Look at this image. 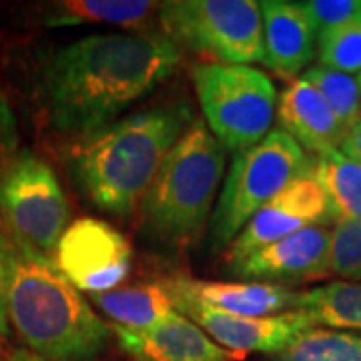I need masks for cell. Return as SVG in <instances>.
<instances>
[{"instance_id":"cell-14","label":"cell","mask_w":361,"mask_h":361,"mask_svg":"<svg viewBox=\"0 0 361 361\" xmlns=\"http://www.w3.org/2000/svg\"><path fill=\"white\" fill-rule=\"evenodd\" d=\"M118 348L135 361H239L241 357L217 345L205 331L180 315L179 311L167 322L130 331L113 325Z\"/></svg>"},{"instance_id":"cell-9","label":"cell","mask_w":361,"mask_h":361,"mask_svg":"<svg viewBox=\"0 0 361 361\" xmlns=\"http://www.w3.org/2000/svg\"><path fill=\"white\" fill-rule=\"evenodd\" d=\"M54 263L78 291L99 295L118 289L133 269L130 243L106 221H73L54 249Z\"/></svg>"},{"instance_id":"cell-20","label":"cell","mask_w":361,"mask_h":361,"mask_svg":"<svg viewBox=\"0 0 361 361\" xmlns=\"http://www.w3.org/2000/svg\"><path fill=\"white\" fill-rule=\"evenodd\" d=\"M157 2L149 0H65L52 6L47 16L49 26L77 25H116L141 26L159 13Z\"/></svg>"},{"instance_id":"cell-1","label":"cell","mask_w":361,"mask_h":361,"mask_svg":"<svg viewBox=\"0 0 361 361\" xmlns=\"http://www.w3.org/2000/svg\"><path fill=\"white\" fill-rule=\"evenodd\" d=\"M179 63L180 49L167 35H90L44 61L40 104L52 129L80 141L116 123Z\"/></svg>"},{"instance_id":"cell-4","label":"cell","mask_w":361,"mask_h":361,"mask_svg":"<svg viewBox=\"0 0 361 361\" xmlns=\"http://www.w3.org/2000/svg\"><path fill=\"white\" fill-rule=\"evenodd\" d=\"M225 171V153L203 121H193L142 199L141 233L159 251L180 253L205 231Z\"/></svg>"},{"instance_id":"cell-13","label":"cell","mask_w":361,"mask_h":361,"mask_svg":"<svg viewBox=\"0 0 361 361\" xmlns=\"http://www.w3.org/2000/svg\"><path fill=\"white\" fill-rule=\"evenodd\" d=\"M173 299H189L211 310L243 317H267L295 310L299 291L283 285L257 283V281H205L187 275H175L167 281Z\"/></svg>"},{"instance_id":"cell-29","label":"cell","mask_w":361,"mask_h":361,"mask_svg":"<svg viewBox=\"0 0 361 361\" xmlns=\"http://www.w3.org/2000/svg\"><path fill=\"white\" fill-rule=\"evenodd\" d=\"M0 361H47L39 357V355H35L32 351H28V349H14L11 351L6 357H2Z\"/></svg>"},{"instance_id":"cell-22","label":"cell","mask_w":361,"mask_h":361,"mask_svg":"<svg viewBox=\"0 0 361 361\" xmlns=\"http://www.w3.org/2000/svg\"><path fill=\"white\" fill-rule=\"evenodd\" d=\"M303 78L322 92L348 135V130L361 118V89L357 78L322 65L310 66Z\"/></svg>"},{"instance_id":"cell-28","label":"cell","mask_w":361,"mask_h":361,"mask_svg":"<svg viewBox=\"0 0 361 361\" xmlns=\"http://www.w3.org/2000/svg\"><path fill=\"white\" fill-rule=\"evenodd\" d=\"M339 151L349 159L357 161L361 165V118L355 123V127H351L345 135V139L341 142Z\"/></svg>"},{"instance_id":"cell-25","label":"cell","mask_w":361,"mask_h":361,"mask_svg":"<svg viewBox=\"0 0 361 361\" xmlns=\"http://www.w3.org/2000/svg\"><path fill=\"white\" fill-rule=\"evenodd\" d=\"M317 35L361 18V0H310L303 2Z\"/></svg>"},{"instance_id":"cell-17","label":"cell","mask_w":361,"mask_h":361,"mask_svg":"<svg viewBox=\"0 0 361 361\" xmlns=\"http://www.w3.org/2000/svg\"><path fill=\"white\" fill-rule=\"evenodd\" d=\"M92 303L103 311L116 327L145 331L165 323L177 310L165 283H141L118 287L106 293L92 295Z\"/></svg>"},{"instance_id":"cell-24","label":"cell","mask_w":361,"mask_h":361,"mask_svg":"<svg viewBox=\"0 0 361 361\" xmlns=\"http://www.w3.org/2000/svg\"><path fill=\"white\" fill-rule=\"evenodd\" d=\"M331 275L349 281H361V221L334 225Z\"/></svg>"},{"instance_id":"cell-10","label":"cell","mask_w":361,"mask_h":361,"mask_svg":"<svg viewBox=\"0 0 361 361\" xmlns=\"http://www.w3.org/2000/svg\"><path fill=\"white\" fill-rule=\"evenodd\" d=\"M327 221H331L327 195L310 169L305 175L289 183L273 201L259 209L229 245L227 263L235 265L263 247Z\"/></svg>"},{"instance_id":"cell-12","label":"cell","mask_w":361,"mask_h":361,"mask_svg":"<svg viewBox=\"0 0 361 361\" xmlns=\"http://www.w3.org/2000/svg\"><path fill=\"white\" fill-rule=\"evenodd\" d=\"M235 277L257 283H310L331 275V229L307 227L229 265Z\"/></svg>"},{"instance_id":"cell-23","label":"cell","mask_w":361,"mask_h":361,"mask_svg":"<svg viewBox=\"0 0 361 361\" xmlns=\"http://www.w3.org/2000/svg\"><path fill=\"white\" fill-rule=\"evenodd\" d=\"M319 65L345 75L361 73V18L317 35Z\"/></svg>"},{"instance_id":"cell-16","label":"cell","mask_w":361,"mask_h":361,"mask_svg":"<svg viewBox=\"0 0 361 361\" xmlns=\"http://www.w3.org/2000/svg\"><path fill=\"white\" fill-rule=\"evenodd\" d=\"M277 123L293 141L315 157L337 151L345 130L323 94L305 78H295L279 94Z\"/></svg>"},{"instance_id":"cell-11","label":"cell","mask_w":361,"mask_h":361,"mask_svg":"<svg viewBox=\"0 0 361 361\" xmlns=\"http://www.w3.org/2000/svg\"><path fill=\"white\" fill-rule=\"evenodd\" d=\"M173 305L180 315L197 323L217 345L241 360L247 353L275 355L291 345L301 334L317 327L305 313L297 310L267 317H243L211 310L189 299H173Z\"/></svg>"},{"instance_id":"cell-3","label":"cell","mask_w":361,"mask_h":361,"mask_svg":"<svg viewBox=\"0 0 361 361\" xmlns=\"http://www.w3.org/2000/svg\"><path fill=\"white\" fill-rule=\"evenodd\" d=\"M193 121L187 104H163L75 141L68 165L80 193L109 215L130 217Z\"/></svg>"},{"instance_id":"cell-30","label":"cell","mask_w":361,"mask_h":361,"mask_svg":"<svg viewBox=\"0 0 361 361\" xmlns=\"http://www.w3.org/2000/svg\"><path fill=\"white\" fill-rule=\"evenodd\" d=\"M357 82H360V89H361V73L357 75Z\"/></svg>"},{"instance_id":"cell-18","label":"cell","mask_w":361,"mask_h":361,"mask_svg":"<svg viewBox=\"0 0 361 361\" xmlns=\"http://www.w3.org/2000/svg\"><path fill=\"white\" fill-rule=\"evenodd\" d=\"M295 310L317 327L361 334V281H331L299 291Z\"/></svg>"},{"instance_id":"cell-6","label":"cell","mask_w":361,"mask_h":361,"mask_svg":"<svg viewBox=\"0 0 361 361\" xmlns=\"http://www.w3.org/2000/svg\"><path fill=\"white\" fill-rule=\"evenodd\" d=\"M191 77L207 127L223 151L239 155L273 130L279 97L263 71L201 63L191 68Z\"/></svg>"},{"instance_id":"cell-27","label":"cell","mask_w":361,"mask_h":361,"mask_svg":"<svg viewBox=\"0 0 361 361\" xmlns=\"http://www.w3.org/2000/svg\"><path fill=\"white\" fill-rule=\"evenodd\" d=\"M8 315H6V257L2 247V231H0V343L8 337Z\"/></svg>"},{"instance_id":"cell-15","label":"cell","mask_w":361,"mask_h":361,"mask_svg":"<svg viewBox=\"0 0 361 361\" xmlns=\"http://www.w3.org/2000/svg\"><path fill=\"white\" fill-rule=\"evenodd\" d=\"M263 14V65L279 77H297L315 56L317 30L303 2L265 0Z\"/></svg>"},{"instance_id":"cell-19","label":"cell","mask_w":361,"mask_h":361,"mask_svg":"<svg viewBox=\"0 0 361 361\" xmlns=\"http://www.w3.org/2000/svg\"><path fill=\"white\" fill-rule=\"evenodd\" d=\"M311 173L327 195L334 223L361 221V165L357 161L337 149L315 157Z\"/></svg>"},{"instance_id":"cell-26","label":"cell","mask_w":361,"mask_h":361,"mask_svg":"<svg viewBox=\"0 0 361 361\" xmlns=\"http://www.w3.org/2000/svg\"><path fill=\"white\" fill-rule=\"evenodd\" d=\"M16 149V129H14V116L8 109L6 101L0 94V165L14 155Z\"/></svg>"},{"instance_id":"cell-21","label":"cell","mask_w":361,"mask_h":361,"mask_svg":"<svg viewBox=\"0 0 361 361\" xmlns=\"http://www.w3.org/2000/svg\"><path fill=\"white\" fill-rule=\"evenodd\" d=\"M269 361H361V334L313 327Z\"/></svg>"},{"instance_id":"cell-8","label":"cell","mask_w":361,"mask_h":361,"mask_svg":"<svg viewBox=\"0 0 361 361\" xmlns=\"http://www.w3.org/2000/svg\"><path fill=\"white\" fill-rule=\"evenodd\" d=\"M0 215L8 233L40 253H52L68 227L71 207L54 171L30 151L0 165Z\"/></svg>"},{"instance_id":"cell-5","label":"cell","mask_w":361,"mask_h":361,"mask_svg":"<svg viewBox=\"0 0 361 361\" xmlns=\"http://www.w3.org/2000/svg\"><path fill=\"white\" fill-rule=\"evenodd\" d=\"M310 169L305 151L279 127L255 147L235 155L211 215V249L231 245L259 209Z\"/></svg>"},{"instance_id":"cell-7","label":"cell","mask_w":361,"mask_h":361,"mask_svg":"<svg viewBox=\"0 0 361 361\" xmlns=\"http://www.w3.org/2000/svg\"><path fill=\"white\" fill-rule=\"evenodd\" d=\"M159 20L177 47L219 65L263 63V14L255 0H169Z\"/></svg>"},{"instance_id":"cell-2","label":"cell","mask_w":361,"mask_h":361,"mask_svg":"<svg viewBox=\"0 0 361 361\" xmlns=\"http://www.w3.org/2000/svg\"><path fill=\"white\" fill-rule=\"evenodd\" d=\"M6 315L28 351L47 361H97L113 336L54 259L2 231Z\"/></svg>"}]
</instances>
